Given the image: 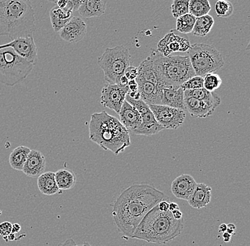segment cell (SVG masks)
Listing matches in <instances>:
<instances>
[{"mask_svg": "<svg viewBox=\"0 0 250 246\" xmlns=\"http://www.w3.org/2000/svg\"><path fill=\"white\" fill-rule=\"evenodd\" d=\"M11 48L19 56L26 59L28 62L35 65L38 60L37 48L34 42V37H28L24 38L13 39L9 43L0 45V50L2 48Z\"/></svg>", "mask_w": 250, "mask_h": 246, "instance_id": "obj_11", "label": "cell"}, {"mask_svg": "<svg viewBox=\"0 0 250 246\" xmlns=\"http://www.w3.org/2000/svg\"><path fill=\"white\" fill-rule=\"evenodd\" d=\"M180 87L184 90L202 89L203 88V77L198 76H193L185 81Z\"/></svg>", "mask_w": 250, "mask_h": 246, "instance_id": "obj_35", "label": "cell"}, {"mask_svg": "<svg viewBox=\"0 0 250 246\" xmlns=\"http://www.w3.org/2000/svg\"><path fill=\"white\" fill-rule=\"evenodd\" d=\"M59 246H76V242H75L74 240L72 239H69L66 240L62 245Z\"/></svg>", "mask_w": 250, "mask_h": 246, "instance_id": "obj_43", "label": "cell"}, {"mask_svg": "<svg viewBox=\"0 0 250 246\" xmlns=\"http://www.w3.org/2000/svg\"><path fill=\"white\" fill-rule=\"evenodd\" d=\"M54 176L58 187L61 191L70 190L77 182L76 174L68 169L58 170L54 173Z\"/></svg>", "mask_w": 250, "mask_h": 246, "instance_id": "obj_27", "label": "cell"}, {"mask_svg": "<svg viewBox=\"0 0 250 246\" xmlns=\"http://www.w3.org/2000/svg\"><path fill=\"white\" fill-rule=\"evenodd\" d=\"M162 105L184 111V90L181 87L177 89L164 88Z\"/></svg>", "mask_w": 250, "mask_h": 246, "instance_id": "obj_22", "label": "cell"}, {"mask_svg": "<svg viewBox=\"0 0 250 246\" xmlns=\"http://www.w3.org/2000/svg\"><path fill=\"white\" fill-rule=\"evenodd\" d=\"M21 226L20 224H12V233H18L21 231Z\"/></svg>", "mask_w": 250, "mask_h": 246, "instance_id": "obj_44", "label": "cell"}, {"mask_svg": "<svg viewBox=\"0 0 250 246\" xmlns=\"http://www.w3.org/2000/svg\"><path fill=\"white\" fill-rule=\"evenodd\" d=\"M211 10L209 0H190L188 13L195 18L208 15Z\"/></svg>", "mask_w": 250, "mask_h": 246, "instance_id": "obj_30", "label": "cell"}, {"mask_svg": "<svg viewBox=\"0 0 250 246\" xmlns=\"http://www.w3.org/2000/svg\"><path fill=\"white\" fill-rule=\"evenodd\" d=\"M34 64L19 56L12 48L0 50V83L14 86L26 79Z\"/></svg>", "mask_w": 250, "mask_h": 246, "instance_id": "obj_6", "label": "cell"}, {"mask_svg": "<svg viewBox=\"0 0 250 246\" xmlns=\"http://www.w3.org/2000/svg\"><path fill=\"white\" fill-rule=\"evenodd\" d=\"M232 235L229 234V233H227V232H224L223 235V240H224L225 242L229 243V241L232 239Z\"/></svg>", "mask_w": 250, "mask_h": 246, "instance_id": "obj_46", "label": "cell"}, {"mask_svg": "<svg viewBox=\"0 0 250 246\" xmlns=\"http://www.w3.org/2000/svg\"><path fill=\"white\" fill-rule=\"evenodd\" d=\"M196 184L193 177L184 174L173 180L171 185V191L176 198L188 201L193 194Z\"/></svg>", "mask_w": 250, "mask_h": 246, "instance_id": "obj_14", "label": "cell"}, {"mask_svg": "<svg viewBox=\"0 0 250 246\" xmlns=\"http://www.w3.org/2000/svg\"><path fill=\"white\" fill-rule=\"evenodd\" d=\"M50 20L55 32H59L73 17V12L65 11L55 6L50 11Z\"/></svg>", "mask_w": 250, "mask_h": 246, "instance_id": "obj_25", "label": "cell"}, {"mask_svg": "<svg viewBox=\"0 0 250 246\" xmlns=\"http://www.w3.org/2000/svg\"><path fill=\"white\" fill-rule=\"evenodd\" d=\"M172 216L176 220H179V219H183V214L180 209L174 210V211H171Z\"/></svg>", "mask_w": 250, "mask_h": 246, "instance_id": "obj_42", "label": "cell"}, {"mask_svg": "<svg viewBox=\"0 0 250 246\" xmlns=\"http://www.w3.org/2000/svg\"><path fill=\"white\" fill-rule=\"evenodd\" d=\"M215 11L218 17L228 18L233 13L234 7L228 0H218L215 3Z\"/></svg>", "mask_w": 250, "mask_h": 246, "instance_id": "obj_33", "label": "cell"}, {"mask_svg": "<svg viewBox=\"0 0 250 246\" xmlns=\"http://www.w3.org/2000/svg\"><path fill=\"white\" fill-rule=\"evenodd\" d=\"M37 186L43 195L54 196L60 193L61 190L55 180L54 173L52 172H43L37 177Z\"/></svg>", "mask_w": 250, "mask_h": 246, "instance_id": "obj_24", "label": "cell"}, {"mask_svg": "<svg viewBox=\"0 0 250 246\" xmlns=\"http://www.w3.org/2000/svg\"><path fill=\"white\" fill-rule=\"evenodd\" d=\"M227 229L232 230L235 231L236 226L233 224H229L227 225Z\"/></svg>", "mask_w": 250, "mask_h": 246, "instance_id": "obj_49", "label": "cell"}, {"mask_svg": "<svg viewBox=\"0 0 250 246\" xmlns=\"http://www.w3.org/2000/svg\"><path fill=\"white\" fill-rule=\"evenodd\" d=\"M12 224L9 222H3L0 224V236L3 239H6L12 233Z\"/></svg>", "mask_w": 250, "mask_h": 246, "instance_id": "obj_36", "label": "cell"}, {"mask_svg": "<svg viewBox=\"0 0 250 246\" xmlns=\"http://www.w3.org/2000/svg\"><path fill=\"white\" fill-rule=\"evenodd\" d=\"M132 99L136 100H139L142 99V97H141V94L140 92L139 91H137L135 92V94H134V96L133 97Z\"/></svg>", "mask_w": 250, "mask_h": 246, "instance_id": "obj_48", "label": "cell"}, {"mask_svg": "<svg viewBox=\"0 0 250 246\" xmlns=\"http://www.w3.org/2000/svg\"><path fill=\"white\" fill-rule=\"evenodd\" d=\"M184 106L185 110L194 118H206L212 115L215 110L202 100L190 97H184Z\"/></svg>", "mask_w": 250, "mask_h": 246, "instance_id": "obj_18", "label": "cell"}, {"mask_svg": "<svg viewBox=\"0 0 250 246\" xmlns=\"http://www.w3.org/2000/svg\"><path fill=\"white\" fill-rule=\"evenodd\" d=\"M184 97H190L202 100L215 109H216L221 103V100L217 94L214 92L208 91L204 88L195 90H184Z\"/></svg>", "mask_w": 250, "mask_h": 246, "instance_id": "obj_26", "label": "cell"}, {"mask_svg": "<svg viewBox=\"0 0 250 246\" xmlns=\"http://www.w3.org/2000/svg\"><path fill=\"white\" fill-rule=\"evenodd\" d=\"M218 230L220 233H224V232H226L227 231V224H220V226H219Z\"/></svg>", "mask_w": 250, "mask_h": 246, "instance_id": "obj_47", "label": "cell"}, {"mask_svg": "<svg viewBox=\"0 0 250 246\" xmlns=\"http://www.w3.org/2000/svg\"><path fill=\"white\" fill-rule=\"evenodd\" d=\"M179 209V205L177 203H175V202H170L169 203V207H168V211H173L174 210Z\"/></svg>", "mask_w": 250, "mask_h": 246, "instance_id": "obj_45", "label": "cell"}, {"mask_svg": "<svg viewBox=\"0 0 250 246\" xmlns=\"http://www.w3.org/2000/svg\"><path fill=\"white\" fill-rule=\"evenodd\" d=\"M89 246H91L90 245V244H88Z\"/></svg>", "mask_w": 250, "mask_h": 246, "instance_id": "obj_52", "label": "cell"}, {"mask_svg": "<svg viewBox=\"0 0 250 246\" xmlns=\"http://www.w3.org/2000/svg\"><path fill=\"white\" fill-rule=\"evenodd\" d=\"M169 200L168 197L164 199V200L161 201L157 204L158 208L160 211H168V207H169Z\"/></svg>", "mask_w": 250, "mask_h": 246, "instance_id": "obj_38", "label": "cell"}, {"mask_svg": "<svg viewBox=\"0 0 250 246\" xmlns=\"http://www.w3.org/2000/svg\"><path fill=\"white\" fill-rule=\"evenodd\" d=\"M137 69H138V75L137 78L148 81L164 89L165 88L161 81L159 75L153 65L152 60L149 56L141 62Z\"/></svg>", "mask_w": 250, "mask_h": 246, "instance_id": "obj_23", "label": "cell"}, {"mask_svg": "<svg viewBox=\"0 0 250 246\" xmlns=\"http://www.w3.org/2000/svg\"><path fill=\"white\" fill-rule=\"evenodd\" d=\"M135 80L143 101L148 105H162L164 88L140 78H137Z\"/></svg>", "mask_w": 250, "mask_h": 246, "instance_id": "obj_15", "label": "cell"}, {"mask_svg": "<svg viewBox=\"0 0 250 246\" xmlns=\"http://www.w3.org/2000/svg\"><path fill=\"white\" fill-rule=\"evenodd\" d=\"M59 32L61 38L65 42L78 43L85 37L87 25L81 17H73Z\"/></svg>", "mask_w": 250, "mask_h": 246, "instance_id": "obj_13", "label": "cell"}, {"mask_svg": "<svg viewBox=\"0 0 250 246\" xmlns=\"http://www.w3.org/2000/svg\"><path fill=\"white\" fill-rule=\"evenodd\" d=\"M142 122L137 129L132 132L137 135L151 136L163 131L164 128L156 121L151 111L141 115Z\"/></svg>", "mask_w": 250, "mask_h": 246, "instance_id": "obj_21", "label": "cell"}, {"mask_svg": "<svg viewBox=\"0 0 250 246\" xmlns=\"http://www.w3.org/2000/svg\"><path fill=\"white\" fill-rule=\"evenodd\" d=\"M98 64L104 72V80L109 84H118L125 70L131 66V55L124 46L106 48L98 58Z\"/></svg>", "mask_w": 250, "mask_h": 246, "instance_id": "obj_8", "label": "cell"}, {"mask_svg": "<svg viewBox=\"0 0 250 246\" xmlns=\"http://www.w3.org/2000/svg\"><path fill=\"white\" fill-rule=\"evenodd\" d=\"M68 1H69L71 5L73 6V12H75V11L78 10L80 6L81 5L83 0H68Z\"/></svg>", "mask_w": 250, "mask_h": 246, "instance_id": "obj_40", "label": "cell"}, {"mask_svg": "<svg viewBox=\"0 0 250 246\" xmlns=\"http://www.w3.org/2000/svg\"><path fill=\"white\" fill-rule=\"evenodd\" d=\"M190 0H173L171 5L172 15L177 19L188 13Z\"/></svg>", "mask_w": 250, "mask_h": 246, "instance_id": "obj_34", "label": "cell"}, {"mask_svg": "<svg viewBox=\"0 0 250 246\" xmlns=\"http://www.w3.org/2000/svg\"><path fill=\"white\" fill-rule=\"evenodd\" d=\"M88 243L85 242V244H83V245H76V246H89Z\"/></svg>", "mask_w": 250, "mask_h": 246, "instance_id": "obj_50", "label": "cell"}, {"mask_svg": "<svg viewBox=\"0 0 250 246\" xmlns=\"http://www.w3.org/2000/svg\"><path fill=\"white\" fill-rule=\"evenodd\" d=\"M30 151L29 147L25 146H19L14 149L9 157V164L12 168L17 171H22Z\"/></svg>", "mask_w": 250, "mask_h": 246, "instance_id": "obj_28", "label": "cell"}, {"mask_svg": "<svg viewBox=\"0 0 250 246\" xmlns=\"http://www.w3.org/2000/svg\"><path fill=\"white\" fill-rule=\"evenodd\" d=\"M89 137L103 150L117 155L131 145L129 131L121 122L105 111L95 112L90 117Z\"/></svg>", "mask_w": 250, "mask_h": 246, "instance_id": "obj_3", "label": "cell"}, {"mask_svg": "<svg viewBox=\"0 0 250 246\" xmlns=\"http://www.w3.org/2000/svg\"><path fill=\"white\" fill-rule=\"evenodd\" d=\"M212 189L208 185L199 183L195 186L193 194L187 201L188 204L193 208L200 209L209 204L212 197Z\"/></svg>", "mask_w": 250, "mask_h": 246, "instance_id": "obj_19", "label": "cell"}, {"mask_svg": "<svg viewBox=\"0 0 250 246\" xmlns=\"http://www.w3.org/2000/svg\"><path fill=\"white\" fill-rule=\"evenodd\" d=\"M148 106L156 121L164 129H178L185 121L187 115L184 110L163 105H148Z\"/></svg>", "mask_w": 250, "mask_h": 246, "instance_id": "obj_9", "label": "cell"}, {"mask_svg": "<svg viewBox=\"0 0 250 246\" xmlns=\"http://www.w3.org/2000/svg\"><path fill=\"white\" fill-rule=\"evenodd\" d=\"M46 166V158L44 155L38 150H31L23 166L22 172L27 177L36 178L44 172Z\"/></svg>", "mask_w": 250, "mask_h": 246, "instance_id": "obj_16", "label": "cell"}, {"mask_svg": "<svg viewBox=\"0 0 250 246\" xmlns=\"http://www.w3.org/2000/svg\"><path fill=\"white\" fill-rule=\"evenodd\" d=\"M187 56L195 73V76H203L215 73L224 66V61L220 51L215 47L206 44L191 45Z\"/></svg>", "mask_w": 250, "mask_h": 246, "instance_id": "obj_7", "label": "cell"}, {"mask_svg": "<svg viewBox=\"0 0 250 246\" xmlns=\"http://www.w3.org/2000/svg\"><path fill=\"white\" fill-rule=\"evenodd\" d=\"M184 227V218L176 220L171 211H160L156 205L141 221L133 233L132 239L153 244H165L181 235Z\"/></svg>", "mask_w": 250, "mask_h": 246, "instance_id": "obj_4", "label": "cell"}, {"mask_svg": "<svg viewBox=\"0 0 250 246\" xmlns=\"http://www.w3.org/2000/svg\"><path fill=\"white\" fill-rule=\"evenodd\" d=\"M124 75L125 77L127 78L129 81L135 80L137 77V75H138V69L136 67L129 66L125 70Z\"/></svg>", "mask_w": 250, "mask_h": 246, "instance_id": "obj_37", "label": "cell"}, {"mask_svg": "<svg viewBox=\"0 0 250 246\" xmlns=\"http://www.w3.org/2000/svg\"><path fill=\"white\" fill-rule=\"evenodd\" d=\"M128 82H129V80L125 77V75H123V76L120 77V80H119L118 84L117 85L122 86V87H126V86H128Z\"/></svg>", "mask_w": 250, "mask_h": 246, "instance_id": "obj_41", "label": "cell"}, {"mask_svg": "<svg viewBox=\"0 0 250 246\" xmlns=\"http://www.w3.org/2000/svg\"><path fill=\"white\" fill-rule=\"evenodd\" d=\"M129 91L128 86L122 87L117 84H106L102 89L101 103L104 107L119 114Z\"/></svg>", "mask_w": 250, "mask_h": 246, "instance_id": "obj_10", "label": "cell"}, {"mask_svg": "<svg viewBox=\"0 0 250 246\" xmlns=\"http://www.w3.org/2000/svg\"><path fill=\"white\" fill-rule=\"evenodd\" d=\"M37 29L30 0H0V37L12 40L33 37Z\"/></svg>", "mask_w": 250, "mask_h": 246, "instance_id": "obj_2", "label": "cell"}, {"mask_svg": "<svg viewBox=\"0 0 250 246\" xmlns=\"http://www.w3.org/2000/svg\"><path fill=\"white\" fill-rule=\"evenodd\" d=\"M190 46L191 45L188 39L176 35L172 30L159 41L157 51L164 56H168L172 53L186 52Z\"/></svg>", "mask_w": 250, "mask_h": 246, "instance_id": "obj_12", "label": "cell"}, {"mask_svg": "<svg viewBox=\"0 0 250 246\" xmlns=\"http://www.w3.org/2000/svg\"><path fill=\"white\" fill-rule=\"evenodd\" d=\"M223 81L218 74L210 73L203 76V88L209 92H214L218 89Z\"/></svg>", "mask_w": 250, "mask_h": 246, "instance_id": "obj_32", "label": "cell"}, {"mask_svg": "<svg viewBox=\"0 0 250 246\" xmlns=\"http://www.w3.org/2000/svg\"><path fill=\"white\" fill-rule=\"evenodd\" d=\"M47 1H51V2L56 3L59 0H47Z\"/></svg>", "mask_w": 250, "mask_h": 246, "instance_id": "obj_51", "label": "cell"}, {"mask_svg": "<svg viewBox=\"0 0 250 246\" xmlns=\"http://www.w3.org/2000/svg\"><path fill=\"white\" fill-rule=\"evenodd\" d=\"M120 122L129 131L132 132L138 128L142 122V117L137 109L125 100L118 114Z\"/></svg>", "mask_w": 250, "mask_h": 246, "instance_id": "obj_17", "label": "cell"}, {"mask_svg": "<svg viewBox=\"0 0 250 246\" xmlns=\"http://www.w3.org/2000/svg\"><path fill=\"white\" fill-rule=\"evenodd\" d=\"M128 88L129 91L135 92L138 91V86H137L136 80H131L128 82Z\"/></svg>", "mask_w": 250, "mask_h": 246, "instance_id": "obj_39", "label": "cell"}, {"mask_svg": "<svg viewBox=\"0 0 250 246\" xmlns=\"http://www.w3.org/2000/svg\"><path fill=\"white\" fill-rule=\"evenodd\" d=\"M167 197L150 185H132L125 189L115 201L112 213L118 231L126 237L132 238L148 211Z\"/></svg>", "mask_w": 250, "mask_h": 246, "instance_id": "obj_1", "label": "cell"}, {"mask_svg": "<svg viewBox=\"0 0 250 246\" xmlns=\"http://www.w3.org/2000/svg\"><path fill=\"white\" fill-rule=\"evenodd\" d=\"M214 23L215 21L212 16L207 15L198 17L195 20L194 26L191 33L196 37H206L210 33Z\"/></svg>", "mask_w": 250, "mask_h": 246, "instance_id": "obj_29", "label": "cell"}, {"mask_svg": "<svg viewBox=\"0 0 250 246\" xmlns=\"http://www.w3.org/2000/svg\"><path fill=\"white\" fill-rule=\"evenodd\" d=\"M107 0H83L78 12L84 18L100 17L105 13Z\"/></svg>", "mask_w": 250, "mask_h": 246, "instance_id": "obj_20", "label": "cell"}, {"mask_svg": "<svg viewBox=\"0 0 250 246\" xmlns=\"http://www.w3.org/2000/svg\"><path fill=\"white\" fill-rule=\"evenodd\" d=\"M196 18L188 13L176 19V30L182 34H190L193 31Z\"/></svg>", "mask_w": 250, "mask_h": 246, "instance_id": "obj_31", "label": "cell"}, {"mask_svg": "<svg viewBox=\"0 0 250 246\" xmlns=\"http://www.w3.org/2000/svg\"><path fill=\"white\" fill-rule=\"evenodd\" d=\"M149 57L165 88L177 89L189 78L195 76L187 55L164 56L152 50Z\"/></svg>", "mask_w": 250, "mask_h": 246, "instance_id": "obj_5", "label": "cell"}]
</instances>
